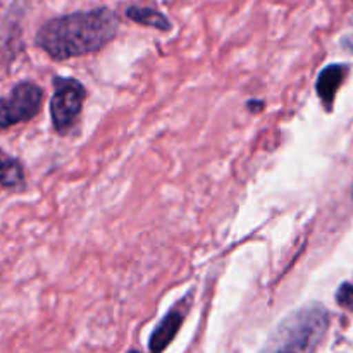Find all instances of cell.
<instances>
[{
    "label": "cell",
    "instance_id": "8fae6325",
    "mask_svg": "<svg viewBox=\"0 0 353 353\" xmlns=\"http://www.w3.org/2000/svg\"><path fill=\"white\" fill-rule=\"evenodd\" d=\"M130 353H140V352H134V350H133V352H130Z\"/></svg>",
    "mask_w": 353,
    "mask_h": 353
},
{
    "label": "cell",
    "instance_id": "9c48e42d",
    "mask_svg": "<svg viewBox=\"0 0 353 353\" xmlns=\"http://www.w3.org/2000/svg\"><path fill=\"white\" fill-rule=\"evenodd\" d=\"M336 300L343 309L353 310V285H350V283H343V285L340 286V290H338Z\"/></svg>",
    "mask_w": 353,
    "mask_h": 353
},
{
    "label": "cell",
    "instance_id": "8992f818",
    "mask_svg": "<svg viewBox=\"0 0 353 353\" xmlns=\"http://www.w3.org/2000/svg\"><path fill=\"white\" fill-rule=\"evenodd\" d=\"M345 76H347V65L331 64L327 65L326 69H323V72H321L319 78H317V95L323 100L324 107H326L327 110L333 105V100L334 97H336L338 88H340L341 83H343Z\"/></svg>",
    "mask_w": 353,
    "mask_h": 353
},
{
    "label": "cell",
    "instance_id": "5b68a950",
    "mask_svg": "<svg viewBox=\"0 0 353 353\" xmlns=\"http://www.w3.org/2000/svg\"><path fill=\"white\" fill-rule=\"evenodd\" d=\"M185 302L178 303L174 309L169 310L165 314L164 319L161 321L155 331L150 336V352L152 353H161L171 345V341L174 340V336L178 334L179 327H181L183 321H185Z\"/></svg>",
    "mask_w": 353,
    "mask_h": 353
},
{
    "label": "cell",
    "instance_id": "30bf717a",
    "mask_svg": "<svg viewBox=\"0 0 353 353\" xmlns=\"http://www.w3.org/2000/svg\"><path fill=\"white\" fill-rule=\"evenodd\" d=\"M352 199H353V185H352Z\"/></svg>",
    "mask_w": 353,
    "mask_h": 353
},
{
    "label": "cell",
    "instance_id": "6da1fadb",
    "mask_svg": "<svg viewBox=\"0 0 353 353\" xmlns=\"http://www.w3.org/2000/svg\"><path fill=\"white\" fill-rule=\"evenodd\" d=\"M119 19L107 7L68 14L47 21L37 34V45L54 61L93 54L117 37Z\"/></svg>",
    "mask_w": 353,
    "mask_h": 353
},
{
    "label": "cell",
    "instance_id": "3957f363",
    "mask_svg": "<svg viewBox=\"0 0 353 353\" xmlns=\"http://www.w3.org/2000/svg\"><path fill=\"white\" fill-rule=\"evenodd\" d=\"M86 88L74 78H55L50 102V117L57 133H65L81 114Z\"/></svg>",
    "mask_w": 353,
    "mask_h": 353
},
{
    "label": "cell",
    "instance_id": "ba28073f",
    "mask_svg": "<svg viewBox=\"0 0 353 353\" xmlns=\"http://www.w3.org/2000/svg\"><path fill=\"white\" fill-rule=\"evenodd\" d=\"M126 16L130 17L131 21H134V23L155 28V30L169 31L172 28L171 21H169L164 14L159 12V10L155 9H150V7H130Z\"/></svg>",
    "mask_w": 353,
    "mask_h": 353
},
{
    "label": "cell",
    "instance_id": "52a82bcc",
    "mask_svg": "<svg viewBox=\"0 0 353 353\" xmlns=\"http://www.w3.org/2000/svg\"><path fill=\"white\" fill-rule=\"evenodd\" d=\"M23 185L24 171L21 162L0 150V188H21Z\"/></svg>",
    "mask_w": 353,
    "mask_h": 353
},
{
    "label": "cell",
    "instance_id": "7a4b0ae2",
    "mask_svg": "<svg viewBox=\"0 0 353 353\" xmlns=\"http://www.w3.org/2000/svg\"><path fill=\"white\" fill-rule=\"evenodd\" d=\"M330 326L323 305H307L286 317L269 336L261 353H314Z\"/></svg>",
    "mask_w": 353,
    "mask_h": 353
},
{
    "label": "cell",
    "instance_id": "277c9868",
    "mask_svg": "<svg viewBox=\"0 0 353 353\" xmlns=\"http://www.w3.org/2000/svg\"><path fill=\"white\" fill-rule=\"evenodd\" d=\"M43 90L30 81L17 83L9 97L0 99V130L31 121L41 109Z\"/></svg>",
    "mask_w": 353,
    "mask_h": 353
}]
</instances>
